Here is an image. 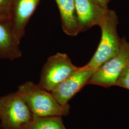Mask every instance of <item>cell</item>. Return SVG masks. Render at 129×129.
<instances>
[{
    "mask_svg": "<svg viewBox=\"0 0 129 129\" xmlns=\"http://www.w3.org/2000/svg\"><path fill=\"white\" fill-rule=\"evenodd\" d=\"M16 92L23 98L33 115L39 117L67 116L70 106L60 105L50 92L28 81L19 86Z\"/></svg>",
    "mask_w": 129,
    "mask_h": 129,
    "instance_id": "obj_1",
    "label": "cell"
},
{
    "mask_svg": "<svg viewBox=\"0 0 129 129\" xmlns=\"http://www.w3.org/2000/svg\"><path fill=\"white\" fill-rule=\"evenodd\" d=\"M118 23V17L115 12L108 10L99 25L102 30L101 41L91 59L83 66L85 68L96 70L117 54L121 40L117 32Z\"/></svg>",
    "mask_w": 129,
    "mask_h": 129,
    "instance_id": "obj_2",
    "label": "cell"
},
{
    "mask_svg": "<svg viewBox=\"0 0 129 129\" xmlns=\"http://www.w3.org/2000/svg\"><path fill=\"white\" fill-rule=\"evenodd\" d=\"M34 115L17 92L0 97L1 129H23Z\"/></svg>",
    "mask_w": 129,
    "mask_h": 129,
    "instance_id": "obj_3",
    "label": "cell"
},
{
    "mask_svg": "<svg viewBox=\"0 0 129 129\" xmlns=\"http://www.w3.org/2000/svg\"><path fill=\"white\" fill-rule=\"evenodd\" d=\"M66 54L57 53L50 56L44 65L38 85L50 92L79 69Z\"/></svg>",
    "mask_w": 129,
    "mask_h": 129,
    "instance_id": "obj_4",
    "label": "cell"
},
{
    "mask_svg": "<svg viewBox=\"0 0 129 129\" xmlns=\"http://www.w3.org/2000/svg\"><path fill=\"white\" fill-rule=\"evenodd\" d=\"M129 62V42L124 37L121 40L117 54L106 61L93 73L87 85H94L105 88L115 86L120 73Z\"/></svg>",
    "mask_w": 129,
    "mask_h": 129,
    "instance_id": "obj_5",
    "label": "cell"
},
{
    "mask_svg": "<svg viewBox=\"0 0 129 129\" xmlns=\"http://www.w3.org/2000/svg\"><path fill=\"white\" fill-rule=\"evenodd\" d=\"M95 70L80 67L78 71L54 89L51 93L57 102L63 107L69 106V102L82 88Z\"/></svg>",
    "mask_w": 129,
    "mask_h": 129,
    "instance_id": "obj_6",
    "label": "cell"
},
{
    "mask_svg": "<svg viewBox=\"0 0 129 129\" xmlns=\"http://www.w3.org/2000/svg\"><path fill=\"white\" fill-rule=\"evenodd\" d=\"M80 32L99 25L109 9L97 0H75Z\"/></svg>",
    "mask_w": 129,
    "mask_h": 129,
    "instance_id": "obj_7",
    "label": "cell"
},
{
    "mask_svg": "<svg viewBox=\"0 0 129 129\" xmlns=\"http://www.w3.org/2000/svg\"><path fill=\"white\" fill-rule=\"evenodd\" d=\"M40 0H12L9 21L20 43L29 19Z\"/></svg>",
    "mask_w": 129,
    "mask_h": 129,
    "instance_id": "obj_8",
    "label": "cell"
},
{
    "mask_svg": "<svg viewBox=\"0 0 129 129\" xmlns=\"http://www.w3.org/2000/svg\"><path fill=\"white\" fill-rule=\"evenodd\" d=\"M19 44L9 20H0V59L14 60L21 57Z\"/></svg>",
    "mask_w": 129,
    "mask_h": 129,
    "instance_id": "obj_9",
    "label": "cell"
},
{
    "mask_svg": "<svg viewBox=\"0 0 129 129\" xmlns=\"http://www.w3.org/2000/svg\"><path fill=\"white\" fill-rule=\"evenodd\" d=\"M55 1L60 12L63 30L69 36H77L80 32L75 0Z\"/></svg>",
    "mask_w": 129,
    "mask_h": 129,
    "instance_id": "obj_10",
    "label": "cell"
},
{
    "mask_svg": "<svg viewBox=\"0 0 129 129\" xmlns=\"http://www.w3.org/2000/svg\"><path fill=\"white\" fill-rule=\"evenodd\" d=\"M62 117L34 115L32 120L23 129H66Z\"/></svg>",
    "mask_w": 129,
    "mask_h": 129,
    "instance_id": "obj_11",
    "label": "cell"
},
{
    "mask_svg": "<svg viewBox=\"0 0 129 129\" xmlns=\"http://www.w3.org/2000/svg\"><path fill=\"white\" fill-rule=\"evenodd\" d=\"M115 86L129 90V62L120 73Z\"/></svg>",
    "mask_w": 129,
    "mask_h": 129,
    "instance_id": "obj_12",
    "label": "cell"
},
{
    "mask_svg": "<svg viewBox=\"0 0 129 129\" xmlns=\"http://www.w3.org/2000/svg\"><path fill=\"white\" fill-rule=\"evenodd\" d=\"M12 0H0V20H9Z\"/></svg>",
    "mask_w": 129,
    "mask_h": 129,
    "instance_id": "obj_13",
    "label": "cell"
},
{
    "mask_svg": "<svg viewBox=\"0 0 129 129\" xmlns=\"http://www.w3.org/2000/svg\"><path fill=\"white\" fill-rule=\"evenodd\" d=\"M99 3L102 6L105 7H108V5L111 2V0H97Z\"/></svg>",
    "mask_w": 129,
    "mask_h": 129,
    "instance_id": "obj_14",
    "label": "cell"
},
{
    "mask_svg": "<svg viewBox=\"0 0 129 129\" xmlns=\"http://www.w3.org/2000/svg\"><path fill=\"white\" fill-rule=\"evenodd\" d=\"M66 129H67V128H66Z\"/></svg>",
    "mask_w": 129,
    "mask_h": 129,
    "instance_id": "obj_15",
    "label": "cell"
}]
</instances>
